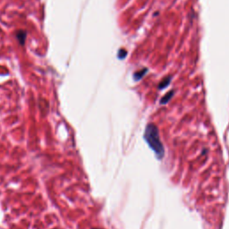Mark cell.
<instances>
[{"label": "cell", "instance_id": "1", "mask_svg": "<svg viewBox=\"0 0 229 229\" xmlns=\"http://www.w3.org/2000/svg\"><path fill=\"white\" fill-rule=\"evenodd\" d=\"M143 137L150 148L154 151L156 157L159 159H162L165 155V149L160 140L159 132L157 125L154 123H149L145 127Z\"/></svg>", "mask_w": 229, "mask_h": 229}, {"label": "cell", "instance_id": "2", "mask_svg": "<svg viewBox=\"0 0 229 229\" xmlns=\"http://www.w3.org/2000/svg\"><path fill=\"white\" fill-rule=\"evenodd\" d=\"M26 36H27V33L25 31L23 30H21V31H18L16 32V39L18 40L19 43L21 45H24L25 43V40H26Z\"/></svg>", "mask_w": 229, "mask_h": 229}, {"label": "cell", "instance_id": "3", "mask_svg": "<svg viewBox=\"0 0 229 229\" xmlns=\"http://www.w3.org/2000/svg\"><path fill=\"white\" fill-rule=\"evenodd\" d=\"M147 71H148L147 69H143V70H141V71H138V72H136V73H134V79H135L136 81H138V80L141 79V78L144 76V74L146 73V72H147Z\"/></svg>", "mask_w": 229, "mask_h": 229}, {"label": "cell", "instance_id": "4", "mask_svg": "<svg viewBox=\"0 0 229 229\" xmlns=\"http://www.w3.org/2000/svg\"><path fill=\"white\" fill-rule=\"evenodd\" d=\"M173 94H174V91H171L170 92H168V94H166L165 96H164V98L160 100V103L161 104H166V103H168V100H170L172 98V96H173Z\"/></svg>", "mask_w": 229, "mask_h": 229}, {"label": "cell", "instance_id": "5", "mask_svg": "<svg viewBox=\"0 0 229 229\" xmlns=\"http://www.w3.org/2000/svg\"><path fill=\"white\" fill-rule=\"evenodd\" d=\"M169 82H170V77H168V78L164 79V80L160 82L159 88V89H164V88H166V87L169 84Z\"/></svg>", "mask_w": 229, "mask_h": 229}, {"label": "cell", "instance_id": "6", "mask_svg": "<svg viewBox=\"0 0 229 229\" xmlns=\"http://www.w3.org/2000/svg\"><path fill=\"white\" fill-rule=\"evenodd\" d=\"M126 51L125 50H123V49H121L120 51H119V53H118V57L119 58H121V59H123V57L126 56Z\"/></svg>", "mask_w": 229, "mask_h": 229}, {"label": "cell", "instance_id": "7", "mask_svg": "<svg viewBox=\"0 0 229 229\" xmlns=\"http://www.w3.org/2000/svg\"><path fill=\"white\" fill-rule=\"evenodd\" d=\"M93 229H99V228H93Z\"/></svg>", "mask_w": 229, "mask_h": 229}]
</instances>
